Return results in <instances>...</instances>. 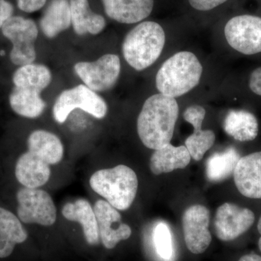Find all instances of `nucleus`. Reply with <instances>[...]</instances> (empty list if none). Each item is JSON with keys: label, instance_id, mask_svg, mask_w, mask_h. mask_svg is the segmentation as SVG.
Here are the masks:
<instances>
[{"label": "nucleus", "instance_id": "nucleus-1", "mask_svg": "<svg viewBox=\"0 0 261 261\" xmlns=\"http://www.w3.org/2000/svg\"><path fill=\"white\" fill-rule=\"evenodd\" d=\"M178 116L175 98L161 93L147 98L137 119V132L143 145L155 150L169 144Z\"/></svg>", "mask_w": 261, "mask_h": 261}, {"label": "nucleus", "instance_id": "nucleus-2", "mask_svg": "<svg viewBox=\"0 0 261 261\" xmlns=\"http://www.w3.org/2000/svg\"><path fill=\"white\" fill-rule=\"evenodd\" d=\"M51 81L50 70L45 65L32 63L20 66L13 76L14 88L9 97L12 110L24 118L40 116L46 107L41 93Z\"/></svg>", "mask_w": 261, "mask_h": 261}, {"label": "nucleus", "instance_id": "nucleus-3", "mask_svg": "<svg viewBox=\"0 0 261 261\" xmlns=\"http://www.w3.org/2000/svg\"><path fill=\"white\" fill-rule=\"evenodd\" d=\"M202 70V65L194 53L179 51L161 65L156 74V87L163 95L180 97L198 85Z\"/></svg>", "mask_w": 261, "mask_h": 261}, {"label": "nucleus", "instance_id": "nucleus-4", "mask_svg": "<svg viewBox=\"0 0 261 261\" xmlns=\"http://www.w3.org/2000/svg\"><path fill=\"white\" fill-rule=\"evenodd\" d=\"M165 43L166 34L163 27L156 22L145 21L126 34L122 51L128 64L141 71L159 59Z\"/></svg>", "mask_w": 261, "mask_h": 261}, {"label": "nucleus", "instance_id": "nucleus-5", "mask_svg": "<svg viewBox=\"0 0 261 261\" xmlns=\"http://www.w3.org/2000/svg\"><path fill=\"white\" fill-rule=\"evenodd\" d=\"M89 184L96 193L119 211L129 208L138 190L137 174L124 165L96 171L91 176Z\"/></svg>", "mask_w": 261, "mask_h": 261}, {"label": "nucleus", "instance_id": "nucleus-6", "mask_svg": "<svg viewBox=\"0 0 261 261\" xmlns=\"http://www.w3.org/2000/svg\"><path fill=\"white\" fill-rule=\"evenodd\" d=\"M3 36L13 44L10 59L14 65L32 64L35 61V42L39 30L32 19L12 16L1 28Z\"/></svg>", "mask_w": 261, "mask_h": 261}, {"label": "nucleus", "instance_id": "nucleus-7", "mask_svg": "<svg viewBox=\"0 0 261 261\" xmlns=\"http://www.w3.org/2000/svg\"><path fill=\"white\" fill-rule=\"evenodd\" d=\"M77 108L98 119L105 118L108 112L106 101L87 86L81 84L63 91L58 96L53 107V116L57 122L63 123Z\"/></svg>", "mask_w": 261, "mask_h": 261}, {"label": "nucleus", "instance_id": "nucleus-8", "mask_svg": "<svg viewBox=\"0 0 261 261\" xmlns=\"http://www.w3.org/2000/svg\"><path fill=\"white\" fill-rule=\"evenodd\" d=\"M17 200L18 218L24 224L49 226L56 223V205L44 190L23 187L17 193Z\"/></svg>", "mask_w": 261, "mask_h": 261}, {"label": "nucleus", "instance_id": "nucleus-9", "mask_svg": "<svg viewBox=\"0 0 261 261\" xmlns=\"http://www.w3.org/2000/svg\"><path fill=\"white\" fill-rule=\"evenodd\" d=\"M225 37L230 47L245 55L261 53V18L251 15L233 17L226 23Z\"/></svg>", "mask_w": 261, "mask_h": 261}, {"label": "nucleus", "instance_id": "nucleus-10", "mask_svg": "<svg viewBox=\"0 0 261 261\" xmlns=\"http://www.w3.org/2000/svg\"><path fill=\"white\" fill-rule=\"evenodd\" d=\"M74 71L89 89L103 92L116 84L121 73V61L116 55H105L96 61L77 63Z\"/></svg>", "mask_w": 261, "mask_h": 261}, {"label": "nucleus", "instance_id": "nucleus-11", "mask_svg": "<svg viewBox=\"0 0 261 261\" xmlns=\"http://www.w3.org/2000/svg\"><path fill=\"white\" fill-rule=\"evenodd\" d=\"M254 222L255 214L251 210L226 202L216 211L214 231L221 241H231L248 231Z\"/></svg>", "mask_w": 261, "mask_h": 261}, {"label": "nucleus", "instance_id": "nucleus-12", "mask_svg": "<svg viewBox=\"0 0 261 261\" xmlns=\"http://www.w3.org/2000/svg\"><path fill=\"white\" fill-rule=\"evenodd\" d=\"M209 223L210 212L205 206H190L184 213V238L187 248L192 253H202L210 246L212 237L208 229Z\"/></svg>", "mask_w": 261, "mask_h": 261}, {"label": "nucleus", "instance_id": "nucleus-13", "mask_svg": "<svg viewBox=\"0 0 261 261\" xmlns=\"http://www.w3.org/2000/svg\"><path fill=\"white\" fill-rule=\"evenodd\" d=\"M94 211L97 218L99 238L106 248L113 249L120 242L130 238L132 228L121 222V214L107 201H97L94 205Z\"/></svg>", "mask_w": 261, "mask_h": 261}, {"label": "nucleus", "instance_id": "nucleus-14", "mask_svg": "<svg viewBox=\"0 0 261 261\" xmlns=\"http://www.w3.org/2000/svg\"><path fill=\"white\" fill-rule=\"evenodd\" d=\"M205 108L197 105L190 106L185 110L183 117L185 121L193 126L194 132L185 141V147L195 161L202 160L205 152L214 145L216 135L211 130H202L205 117Z\"/></svg>", "mask_w": 261, "mask_h": 261}, {"label": "nucleus", "instance_id": "nucleus-15", "mask_svg": "<svg viewBox=\"0 0 261 261\" xmlns=\"http://www.w3.org/2000/svg\"><path fill=\"white\" fill-rule=\"evenodd\" d=\"M233 176L242 195L248 198L261 199V151L240 158Z\"/></svg>", "mask_w": 261, "mask_h": 261}, {"label": "nucleus", "instance_id": "nucleus-16", "mask_svg": "<svg viewBox=\"0 0 261 261\" xmlns=\"http://www.w3.org/2000/svg\"><path fill=\"white\" fill-rule=\"evenodd\" d=\"M105 11L118 23L132 24L145 20L152 13L154 0H102Z\"/></svg>", "mask_w": 261, "mask_h": 261}, {"label": "nucleus", "instance_id": "nucleus-17", "mask_svg": "<svg viewBox=\"0 0 261 261\" xmlns=\"http://www.w3.org/2000/svg\"><path fill=\"white\" fill-rule=\"evenodd\" d=\"M15 173L17 180L24 187L39 188L50 178V165L27 151L17 161Z\"/></svg>", "mask_w": 261, "mask_h": 261}, {"label": "nucleus", "instance_id": "nucleus-18", "mask_svg": "<svg viewBox=\"0 0 261 261\" xmlns=\"http://www.w3.org/2000/svg\"><path fill=\"white\" fill-rule=\"evenodd\" d=\"M62 214L65 219L76 221L82 224L86 241L90 245L99 243V228L95 213L89 201L78 199L73 202H68L63 206Z\"/></svg>", "mask_w": 261, "mask_h": 261}, {"label": "nucleus", "instance_id": "nucleus-19", "mask_svg": "<svg viewBox=\"0 0 261 261\" xmlns=\"http://www.w3.org/2000/svg\"><path fill=\"white\" fill-rule=\"evenodd\" d=\"M27 145L29 152L50 166L61 162L64 154V147L59 137L47 130L33 132L29 137Z\"/></svg>", "mask_w": 261, "mask_h": 261}, {"label": "nucleus", "instance_id": "nucleus-20", "mask_svg": "<svg viewBox=\"0 0 261 261\" xmlns=\"http://www.w3.org/2000/svg\"><path fill=\"white\" fill-rule=\"evenodd\" d=\"M191 161V155L185 146L174 147L171 143L155 149L150 158V170L154 174L170 173L183 169Z\"/></svg>", "mask_w": 261, "mask_h": 261}, {"label": "nucleus", "instance_id": "nucleus-21", "mask_svg": "<svg viewBox=\"0 0 261 261\" xmlns=\"http://www.w3.org/2000/svg\"><path fill=\"white\" fill-rule=\"evenodd\" d=\"M70 8L71 24L78 35H96L106 27V20L91 10L88 0H70Z\"/></svg>", "mask_w": 261, "mask_h": 261}, {"label": "nucleus", "instance_id": "nucleus-22", "mask_svg": "<svg viewBox=\"0 0 261 261\" xmlns=\"http://www.w3.org/2000/svg\"><path fill=\"white\" fill-rule=\"evenodd\" d=\"M71 24L70 3L68 0H51L44 10L39 25L44 35L55 38Z\"/></svg>", "mask_w": 261, "mask_h": 261}, {"label": "nucleus", "instance_id": "nucleus-23", "mask_svg": "<svg viewBox=\"0 0 261 261\" xmlns=\"http://www.w3.org/2000/svg\"><path fill=\"white\" fill-rule=\"evenodd\" d=\"M225 132L239 142H250L258 135V122L252 113L244 110H231L224 121Z\"/></svg>", "mask_w": 261, "mask_h": 261}, {"label": "nucleus", "instance_id": "nucleus-24", "mask_svg": "<svg viewBox=\"0 0 261 261\" xmlns=\"http://www.w3.org/2000/svg\"><path fill=\"white\" fill-rule=\"evenodd\" d=\"M240 158L233 147L212 154L206 163V176L209 181H223L232 176Z\"/></svg>", "mask_w": 261, "mask_h": 261}, {"label": "nucleus", "instance_id": "nucleus-25", "mask_svg": "<svg viewBox=\"0 0 261 261\" xmlns=\"http://www.w3.org/2000/svg\"><path fill=\"white\" fill-rule=\"evenodd\" d=\"M0 237L16 244L23 243L28 238V233L21 221L7 209L0 207Z\"/></svg>", "mask_w": 261, "mask_h": 261}, {"label": "nucleus", "instance_id": "nucleus-26", "mask_svg": "<svg viewBox=\"0 0 261 261\" xmlns=\"http://www.w3.org/2000/svg\"><path fill=\"white\" fill-rule=\"evenodd\" d=\"M154 244L158 253L162 258L168 260L172 256V239L169 228L164 223H160L156 226L154 231Z\"/></svg>", "mask_w": 261, "mask_h": 261}, {"label": "nucleus", "instance_id": "nucleus-27", "mask_svg": "<svg viewBox=\"0 0 261 261\" xmlns=\"http://www.w3.org/2000/svg\"><path fill=\"white\" fill-rule=\"evenodd\" d=\"M228 0H189L194 9L200 11H208L224 4Z\"/></svg>", "mask_w": 261, "mask_h": 261}, {"label": "nucleus", "instance_id": "nucleus-28", "mask_svg": "<svg viewBox=\"0 0 261 261\" xmlns=\"http://www.w3.org/2000/svg\"><path fill=\"white\" fill-rule=\"evenodd\" d=\"M248 87L252 93L261 97V66L257 67L250 73Z\"/></svg>", "mask_w": 261, "mask_h": 261}, {"label": "nucleus", "instance_id": "nucleus-29", "mask_svg": "<svg viewBox=\"0 0 261 261\" xmlns=\"http://www.w3.org/2000/svg\"><path fill=\"white\" fill-rule=\"evenodd\" d=\"M47 0H18V7L25 13H34L43 8Z\"/></svg>", "mask_w": 261, "mask_h": 261}, {"label": "nucleus", "instance_id": "nucleus-30", "mask_svg": "<svg viewBox=\"0 0 261 261\" xmlns=\"http://www.w3.org/2000/svg\"><path fill=\"white\" fill-rule=\"evenodd\" d=\"M13 10L14 8L11 3L7 0H0V29L13 16Z\"/></svg>", "mask_w": 261, "mask_h": 261}, {"label": "nucleus", "instance_id": "nucleus-31", "mask_svg": "<svg viewBox=\"0 0 261 261\" xmlns=\"http://www.w3.org/2000/svg\"><path fill=\"white\" fill-rule=\"evenodd\" d=\"M17 244L8 239L0 237V258L9 257Z\"/></svg>", "mask_w": 261, "mask_h": 261}, {"label": "nucleus", "instance_id": "nucleus-32", "mask_svg": "<svg viewBox=\"0 0 261 261\" xmlns=\"http://www.w3.org/2000/svg\"><path fill=\"white\" fill-rule=\"evenodd\" d=\"M238 261H261V257L256 254L243 255Z\"/></svg>", "mask_w": 261, "mask_h": 261}, {"label": "nucleus", "instance_id": "nucleus-33", "mask_svg": "<svg viewBox=\"0 0 261 261\" xmlns=\"http://www.w3.org/2000/svg\"><path fill=\"white\" fill-rule=\"evenodd\" d=\"M257 230H258V232L260 235V239H259L258 241V247L261 252V216L260 219H259L258 223H257Z\"/></svg>", "mask_w": 261, "mask_h": 261}]
</instances>
